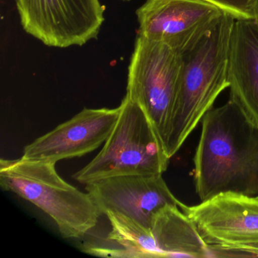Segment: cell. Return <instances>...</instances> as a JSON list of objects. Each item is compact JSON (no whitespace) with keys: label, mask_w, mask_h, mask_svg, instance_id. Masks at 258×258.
<instances>
[{"label":"cell","mask_w":258,"mask_h":258,"mask_svg":"<svg viewBox=\"0 0 258 258\" xmlns=\"http://www.w3.org/2000/svg\"><path fill=\"white\" fill-rule=\"evenodd\" d=\"M193 161L201 201L223 192L258 196V126L231 99L204 116Z\"/></svg>","instance_id":"cell-1"},{"label":"cell","mask_w":258,"mask_h":258,"mask_svg":"<svg viewBox=\"0 0 258 258\" xmlns=\"http://www.w3.org/2000/svg\"><path fill=\"white\" fill-rule=\"evenodd\" d=\"M235 20L223 13L197 44L182 54L176 97L164 140L170 158L213 108L220 93L229 88V43Z\"/></svg>","instance_id":"cell-2"},{"label":"cell","mask_w":258,"mask_h":258,"mask_svg":"<svg viewBox=\"0 0 258 258\" xmlns=\"http://www.w3.org/2000/svg\"><path fill=\"white\" fill-rule=\"evenodd\" d=\"M0 185L47 214L66 238H82L102 215L91 196L64 180L54 163L1 159Z\"/></svg>","instance_id":"cell-3"},{"label":"cell","mask_w":258,"mask_h":258,"mask_svg":"<svg viewBox=\"0 0 258 258\" xmlns=\"http://www.w3.org/2000/svg\"><path fill=\"white\" fill-rule=\"evenodd\" d=\"M118 120L96 157L73 175L87 184L114 176L163 174L170 158L149 117L127 94L120 105Z\"/></svg>","instance_id":"cell-4"},{"label":"cell","mask_w":258,"mask_h":258,"mask_svg":"<svg viewBox=\"0 0 258 258\" xmlns=\"http://www.w3.org/2000/svg\"><path fill=\"white\" fill-rule=\"evenodd\" d=\"M181 66L182 54L138 35L128 69L126 94L143 108L164 148Z\"/></svg>","instance_id":"cell-5"},{"label":"cell","mask_w":258,"mask_h":258,"mask_svg":"<svg viewBox=\"0 0 258 258\" xmlns=\"http://www.w3.org/2000/svg\"><path fill=\"white\" fill-rule=\"evenodd\" d=\"M25 32L51 47L83 46L103 24L99 0H16Z\"/></svg>","instance_id":"cell-6"},{"label":"cell","mask_w":258,"mask_h":258,"mask_svg":"<svg viewBox=\"0 0 258 258\" xmlns=\"http://www.w3.org/2000/svg\"><path fill=\"white\" fill-rule=\"evenodd\" d=\"M223 13L205 0H146L136 14L139 36L182 54L197 44Z\"/></svg>","instance_id":"cell-7"},{"label":"cell","mask_w":258,"mask_h":258,"mask_svg":"<svg viewBox=\"0 0 258 258\" xmlns=\"http://www.w3.org/2000/svg\"><path fill=\"white\" fill-rule=\"evenodd\" d=\"M211 249L238 248L258 243V196L216 195L194 206L181 208Z\"/></svg>","instance_id":"cell-8"},{"label":"cell","mask_w":258,"mask_h":258,"mask_svg":"<svg viewBox=\"0 0 258 258\" xmlns=\"http://www.w3.org/2000/svg\"><path fill=\"white\" fill-rule=\"evenodd\" d=\"M86 186L102 214H122L152 230L157 213L184 204L172 193L162 174L127 175L101 179Z\"/></svg>","instance_id":"cell-9"},{"label":"cell","mask_w":258,"mask_h":258,"mask_svg":"<svg viewBox=\"0 0 258 258\" xmlns=\"http://www.w3.org/2000/svg\"><path fill=\"white\" fill-rule=\"evenodd\" d=\"M116 108H84L25 146L23 158L56 164L84 156L105 144L120 115Z\"/></svg>","instance_id":"cell-10"},{"label":"cell","mask_w":258,"mask_h":258,"mask_svg":"<svg viewBox=\"0 0 258 258\" xmlns=\"http://www.w3.org/2000/svg\"><path fill=\"white\" fill-rule=\"evenodd\" d=\"M228 81L230 99L258 126V24L235 19L229 43Z\"/></svg>","instance_id":"cell-11"},{"label":"cell","mask_w":258,"mask_h":258,"mask_svg":"<svg viewBox=\"0 0 258 258\" xmlns=\"http://www.w3.org/2000/svg\"><path fill=\"white\" fill-rule=\"evenodd\" d=\"M152 232L163 257H214L212 249L179 207L167 205L160 210Z\"/></svg>","instance_id":"cell-12"},{"label":"cell","mask_w":258,"mask_h":258,"mask_svg":"<svg viewBox=\"0 0 258 258\" xmlns=\"http://www.w3.org/2000/svg\"><path fill=\"white\" fill-rule=\"evenodd\" d=\"M105 215L111 226L108 240L119 247H89L86 253L115 257H163L152 230L117 213L107 212Z\"/></svg>","instance_id":"cell-13"},{"label":"cell","mask_w":258,"mask_h":258,"mask_svg":"<svg viewBox=\"0 0 258 258\" xmlns=\"http://www.w3.org/2000/svg\"><path fill=\"white\" fill-rule=\"evenodd\" d=\"M235 19H253L256 0H205Z\"/></svg>","instance_id":"cell-14"},{"label":"cell","mask_w":258,"mask_h":258,"mask_svg":"<svg viewBox=\"0 0 258 258\" xmlns=\"http://www.w3.org/2000/svg\"><path fill=\"white\" fill-rule=\"evenodd\" d=\"M223 250V249H220ZM223 256H253L258 257V243L235 249L223 250Z\"/></svg>","instance_id":"cell-15"},{"label":"cell","mask_w":258,"mask_h":258,"mask_svg":"<svg viewBox=\"0 0 258 258\" xmlns=\"http://www.w3.org/2000/svg\"><path fill=\"white\" fill-rule=\"evenodd\" d=\"M253 19L256 21V23L258 24V0H256L255 3L254 10H253Z\"/></svg>","instance_id":"cell-16"},{"label":"cell","mask_w":258,"mask_h":258,"mask_svg":"<svg viewBox=\"0 0 258 258\" xmlns=\"http://www.w3.org/2000/svg\"><path fill=\"white\" fill-rule=\"evenodd\" d=\"M123 1H130V0H123Z\"/></svg>","instance_id":"cell-17"}]
</instances>
